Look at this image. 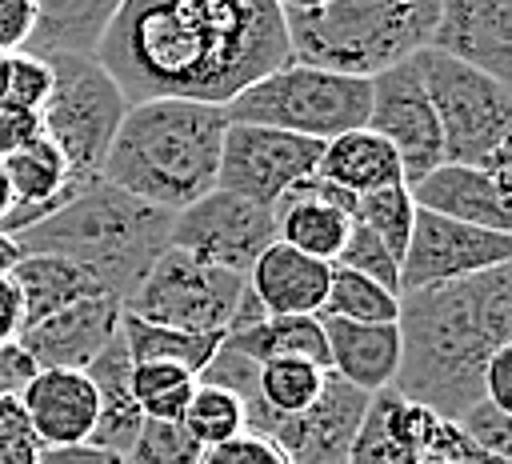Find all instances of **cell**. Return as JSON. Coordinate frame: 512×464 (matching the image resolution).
<instances>
[{"mask_svg": "<svg viewBox=\"0 0 512 464\" xmlns=\"http://www.w3.org/2000/svg\"><path fill=\"white\" fill-rule=\"evenodd\" d=\"M96 60L128 104L228 108L244 88L292 64V48L276 0H124Z\"/></svg>", "mask_w": 512, "mask_h": 464, "instance_id": "6da1fadb", "label": "cell"}, {"mask_svg": "<svg viewBox=\"0 0 512 464\" xmlns=\"http://www.w3.org/2000/svg\"><path fill=\"white\" fill-rule=\"evenodd\" d=\"M396 392L436 416H460L484 400L488 360L512 344V264L400 296Z\"/></svg>", "mask_w": 512, "mask_h": 464, "instance_id": "7a4b0ae2", "label": "cell"}, {"mask_svg": "<svg viewBox=\"0 0 512 464\" xmlns=\"http://www.w3.org/2000/svg\"><path fill=\"white\" fill-rule=\"evenodd\" d=\"M224 128V108L188 100L128 104L100 164V180L176 216L216 188Z\"/></svg>", "mask_w": 512, "mask_h": 464, "instance_id": "3957f363", "label": "cell"}, {"mask_svg": "<svg viewBox=\"0 0 512 464\" xmlns=\"http://www.w3.org/2000/svg\"><path fill=\"white\" fill-rule=\"evenodd\" d=\"M168 236H172L168 212L140 204L104 180H92L64 208L44 216L16 240L24 252H48L72 260L96 280L104 296L120 300L124 308L128 296L144 284V276L160 260V252L168 248Z\"/></svg>", "mask_w": 512, "mask_h": 464, "instance_id": "277c9868", "label": "cell"}, {"mask_svg": "<svg viewBox=\"0 0 512 464\" xmlns=\"http://www.w3.org/2000/svg\"><path fill=\"white\" fill-rule=\"evenodd\" d=\"M280 16L296 64L376 80L428 48L440 0H292Z\"/></svg>", "mask_w": 512, "mask_h": 464, "instance_id": "5b68a950", "label": "cell"}, {"mask_svg": "<svg viewBox=\"0 0 512 464\" xmlns=\"http://www.w3.org/2000/svg\"><path fill=\"white\" fill-rule=\"evenodd\" d=\"M372 108V84L320 72L308 64H284L244 88L228 108V124H256V128H276L300 140L328 144L344 132H356L368 124Z\"/></svg>", "mask_w": 512, "mask_h": 464, "instance_id": "8992f818", "label": "cell"}, {"mask_svg": "<svg viewBox=\"0 0 512 464\" xmlns=\"http://www.w3.org/2000/svg\"><path fill=\"white\" fill-rule=\"evenodd\" d=\"M48 64L52 96L40 108V128L68 160V172L80 184H92L100 180V164L128 112V100L96 56H60Z\"/></svg>", "mask_w": 512, "mask_h": 464, "instance_id": "52a82bcc", "label": "cell"}, {"mask_svg": "<svg viewBox=\"0 0 512 464\" xmlns=\"http://www.w3.org/2000/svg\"><path fill=\"white\" fill-rule=\"evenodd\" d=\"M416 68L440 124L444 164L480 168L484 156L512 136V92L432 48L416 52Z\"/></svg>", "mask_w": 512, "mask_h": 464, "instance_id": "ba28073f", "label": "cell"}, {"mask_svg": "<svg viewBox=\"0 0 512 464\" xmlns=\"http://www.w3.org/2000/svg\"><path fill=\"white\" fill-rule=\"evenodd\" d=\"M244 292H248V276L212 268L168 244L152 264V272L144 276V284L128 296L124 312L176 332L224 336Z\"/></svg>", "mask_w": 512, "mask_h": 464, "instance_id": "9c48e42d", "label": "cell"}, {"mask_svg": "<svg viewBox=\"0 0 512 464\" xmlns=\"http://www.w3.org/2000/svg\"><path fill=\"white\" fill-rule=\"evenodd\" d=\"M168 244L212 264V268L248 276L252 264L260 260V252L268 244H276V216L264 204H252L244 196L212 188L192 208L172 216Z\"/></svg>", "mask_w": 512, "mask_h": 464, "instance_id": "30bf717a", "label": "cell"}, {"mask_svg": "<svg viewBox=\"0 0 512 464\" xmlns=\"http://www.w3.org/2000/svg\"><path fill=\"white\" fill-rule=\"evenodd\" d=\"M316 140H300L276 128H256V124H228L224 144H220V168H216V188L244 196L252 204L276 208V200L300 184L304 176L316 172L320 164Z\"/></svg>", "mask_w": 512, "mask_h": 464, "instance_id": "8fae6325", "label": "cell"}, {"mask_svg": "<svg viewBox=\"0 0 512 464\" xmlns=\"http://www.w3.org/2000/svg\"><path fill=\"white\" fill-rule=\"evenodd\" d=\"M504 264H512V236L416 208L412 240L400 260V296L436 284H456Z\"/></svg>", "mask_w": 512, "mask_h": 464, "instance_id": "7c38bea8", "label": "cell"}, {"mask_svg": "<svg viewBox=\"0 0 512 464\" xmlns=\"http://www.w3.org/2000/svg\"><path fill=\"white\" fill-rule=\"evenodd\" d=\"M428 452L468 460L476 448L468 444L460 424L404 400L396 388H384L368 400L360 432L348 448V464H416Z\"/></svg>", "mask_w": 512, "mask_h": 464, "instance_id": "4fadbf2b", "label": "cell"}, {"mask_svg": "<svg viewBox=\"0 0 512 464\" xmlns=\"http://www.w3.org/2000/svg\"><path fill=\"white\" fill-rule=\"evenodd\" d=\"M372 84V108H368V124L376 136H384L392 144V152L400 156L404 168V184L416 188L424 176H432L444 164V140H440V124L432 112V100L424 92L416 56L380 72Z\"/></svg>", "mask_w": 512, "mask_h": 464, "instance_id": "5bb4252c", "label": "cell"}, {"mask_svg": "<svg viewBox=\"0 0 512 464\" xmlns=\"http://www.w3.org/2000/svg\"><path fill=\"white\" fill-rule=\"evenodd\" d=\"M368 400V392L328 372L320 400L300 416L276 420L264 440H272L288 456V464H348V448L360 432Z\"/></svg>", "mask_w": 512, "mask_h": 464, "instance_id": "9a60e30c", "label": "cell"}, {"mask_svg": "<svg viewBox=\"0 0 512 464\" xmlns=\"http://www.w3.org/2000/svg\"><path fill=\"white\" fill-rule=\"evenodd\" d=\"M432 52H444L512 92V0H448L440 4Z\"/></svg>", "mask_w": 512, "mask_h": 464, "instance_id": "2e32d148", "label": "cell"}, {"mask_svg": "<svg viewBox=\"0 0 512 464\" xmlns=\"http://www.w3.org/2000/svg\"><path fill=\"white\" fill-rule=\"evenodd\" d=\"M120 300L112 296H88L76 300L28 328H20L16 344L32 356L36 368H68V372H84L100 348L120 332Z\"/></svg>", "mask_w": 512, "mask_h": 464, "instance_id": "e0dca14e", "label": "cell"}, {"mask_svg": "<svg viewBox=\"0 0 512 464\" xmlns=\"http://www.w3.org/2000/svg\"><path fill=\"white\" fill-rule=\"evenodd\" d=\"M272 216H276V240L280 244H288L312 260L332 264L348 228H352L356 196L312 172L276 200Z\"/></svg>", "mask_w": 512, "mask_h": 464, "instance_id": "ac0fdd59", "label": "cell"}, {"mask_svg": "<svg viewBox=\"0 0 512 464\" xmlns=\"http://www.w3.org/2000/svg\"><path fill=\"white\" fill-rule=\"evenodd\" d=\"M20 408L40 440V448H72L88 444L100 404L96 388L84 372L68 368H36V376L20 392Z\"/></svg>", "mask_w": 512, "mask_h": 464, "instance_id": "d6986e66", "label": "cell"}, {"mask_svg": "<svg viewBox=\"0 0 512 464\" xmlns=\"http://www.w3.org/2000/svg\"><path fill=\"white\" fill-rule=\"evenodd\" d=\"M332 264L312 260L288 244H268L248 272V292L264 316H320Z\"/></svg>", "mask_w": 512, "mask_h": 464, "instance_id": "ffe728a7", "label": "cell"}, {"mask_svg": "<svg viewBox=\"0 0 512 464\" xmlns=\"http://www.w3.org/2000/svg\"><path fill=\"white\" fill-rule=\"evenodd\" d=\"M408 192H412V204L424 212L512 236V196H504L480 168L440 164L432 176H424Z\"/></svg>", "mask_w": 512, "mask_h": 464, "instance_id": "44dd1931", "label": "cell"}, {"mask_svg": "<svg viewBox=\"0 0 512 464\" xmlns=\"http://www.w3.org/2000/svg\"><path fill=\"white\" fill-rule=\"evenodd\" d=\"M324 344H328V372L344 384L376 396L396 384L400 372V328L396 324H348V320H324Z\"/></svg>", "mask_w": 512, "mask_h": 464, "instance_id": "7402d4cb", "label": "cell"}, {"mask_svg": "<svg viewBox=\"0 0 512 464\" xmlns=\"http://www.w3.org/2000/svg\"><path fill=\"white\" fill-rule=\"evenodd\" d=\"M84 376L92 380L96 404H100V416H96V428H92L88 444H96L104 452H116L124 460L128 448L136 444L140 428H144V416L132 400V360H128V348H124L120 332L100 348V356L84 368Z\"/></svg>", "mask_w": 512, "mask_h": 464, "instance_id": "603a6c76", "label": "cell"}, {"mask_svg": "<svg viewBox=\"0 0 512 464\" xmlns=\"http://www.w3.org/2000/svg\"><path fill=\"white\" fill-rule=\"evenodd\" d=\"M116 8V0H40L20 52L40 60L96 56Z\"/></svg>", "mask_w": 512, "mask_h": 464, "instance_id": "cb8c5ba5", "label": "cell"}, {"mask_svg": "<svg viewBox=\"0 0 512 464\" xmlns=\"http://www.w3.org/2000/svg\"><path fill=\"white\" fill-rule=\"evenodd\" d=\"M316 176L340 184V188L352 192V196H368V192L404 184L400 156H396L392 144H388L384 136H376L372 128H356V132H344V136L328 140V144L320 148Z\"/></svg>", "mask_w": 512, "mask_h": 464, "instance_id": "d4e9b609", "label": "cell"}, {"mask_svg": "<svg viewBox=\"0 0 512 464\" xmlns=\"http://www.w3.org/2000/svg\"><path fill=\"white\" fill-rule=\"evenodd\" d=\"M12 284L20 288V300H24V328L76 300L104 296L84 268H76L64 256H48V252H24V260L12 268Z\"/></svg>", "mask_w": 512, "mask_h": 464, "instance_id": "484cf974", "label": "cell"}, {"mask_svg": "<svg viewBox=\"0 0 512 464\" xmlns=\"http://www.w3.org/2000/svg\"><path fill=\"white\" fill-rule=\"evenodd\" d=\"M220 344L228 352L248 356L252 364H264V360H308V364L328 372V344H324L320 316H264L252 328L228 332Z\"/></svg>", "mask_w": 512, "mask_h": 464, "instance_id": "4316f807", "label": "cell"}, {"mask_svg": "<svg viewBox=\"0 0 512 464\" xmlns=\"http://www.w3.org/2000/svg\"><path fill=\"white\" fill-rule=\"evenodd\" d=\"M120 336H124L132 364H176L192 376H200L212 364V356L220 352V340H224V336H196V332L160 328V324H148V320L128 316V312H120Z\"/></svg>", "mask_w": 512, "mask_h": 464, "instance_id": "83f0119b", "label": "cell"}, {"mask_svg": "<svg viewBox=\"0 0 512 464\" xmlns=\"http://www.w3.org/2000/svg\"><path fill=\"white\" fill-rule=\"evenodd\" d=\"M320 316L324 320H348V324H396L400 296L388 292V288H380L368 276L332 268V280H328V296H324Z\"/></svg>", "mask_w": 512, "mask_h": 464, "instance_id": "f1b7e54d", "label": "cell"}, {"mask_svg": "<svg viewBox=\"0 0 512 464\" xmlns=\"http://www.w3.org/2000/svg\"><path fill=\"white\" fill-rule=\"evenodd\" d=\"M192 392H196V376L176 364H132V400L144 420L180 424Z\"/></svg>", "mask_w": 512, "mask_h": 464, "instance_id": "f546056e", "label": "cell"}, {"mask_svg": "<svg viewBox=\"0 0 512 464\" xmlns=\"http://www.w3.org/2000/svg\"><path fill=\"white\" fill-rule=\"evenodd\" d=\"M180 428L200 444V448H216V444H228L244 432V408L232 392L216 388V384H200L196 380V392L180 416Z\"/></svg>", "mask_w": 512, "mask_h": 464, "instance_id": "4dcf8cb0", "label": "cell"}, {"mask_svg": "<svg viewBox=\"0 0 512 464\" xmlns=\"http://www.w3.org/2000/svg\"><path fill=\"white\" fill-rule=\"evenodd\" d=\"M356 224L372 228L384 248L404 260L408 252V240H412V220H416V204H412V192L408 184H396V188H380V192H368V196H356Z\"/></svg>", "mask_w": 512, "mask_h": 464, "instance_id": "1f68e13d", "label": "cell"}, {"mask_svg": "<svg viewBox=\"0 0 512 464\" xmlns=\"http://www.w3.org/2000/svg\"><path fill=\"white\" fill-rule=\"evenodd\" d=\"M332 268L368 276V280H376L380 288H388V292L400 296V260L384 248V240H380L372 228H364V224H356V220H352V228H348V236H344L336 260H332Z\"/></svg>", "mask_w": 512, "mask_h": 464, "instance_id": "d6a6232c", "label": "cell"}, {"mask_svg": "<svg viewBox=\"0 0 512 464\" xmlns=\"http://www.w3.org/2000/svg\"><path fill=\"white\" fill-rule=\"evenodd\" d=\"M204 448L180 428V424H160L144 420L136 444L128 448L124 464H200Z\"/></svg>", "mask_w": 512, "mask_h": 464, "instance_id": "836d02e7", "label": "cell"}, {"mask_svg": "<svg viewBox=\"0 0 512 464\" xmlns=\"http://www.w3.org/2000/svg\"><path fill=\"white\" fill-rule=\"evenodd\" d=\"M48 96H52V64L28 52H8L4 56V104L40 112Z\"/></svg>", "mask_w": 512, "mask_h": 464, "instance_id": "e575fe53", "label": "cell"}, {"mask_svg": "<svg viewBox=\"0 0 512 464\" xmlns=\"http://www.w3.org/2000/svg\"><path fill=\"white\" fill-rule=\"evenodd\" d=\"M460 432L468 436V444L488 456V460H500V464H512V416L492 408L488 400L472 404L464 416H460Z\"/></svg>", "mask_w": 512, "mask_h": 464, "instance_id": "d590c367", "label": "cell"}, {"mask_svg": "<svg viewBox=\"0 0 512 464\" xmlns=\"http://www.w3.org/2000/svg\"><path fill=\"white\" fill-rule=\"evenodd\" d=\"M40 440L20 408V396L0 400V464H36L40 460Z\"/></svg>", "mask_w": 512, "mask_h": 464, "instance_id": "8d00e7d4", "label": "cell"}, {"mask_svg": "<svg viewBox=\"0 0 512 464\" xmlns=\"http://www.w3.org/2000/svg\"><path fill=\"white\" fill-rule=\"evenodd\" d=\"M200 464H288V456H284L272 440H264V436H256V432H240V436L228 440V444L204 448Z\"/></svg>", "mask_w": 512, "mask_h": 464, "instance_id": "74e56055", "label": "cell"}, {"mask_svg": "<svg viewBox=\"0 0 512 464\" xmlns=\"http://www.w3.org/2000/svg\"><path fill=\"white\" fill-rule=\"evenodd\" d=\"M40 136H44L40 112H24V108H12V104H0V160L16 156L20 148L36 144Z\"/></svg>", "mask_w": 512, "mask_h": 464, "instance_id": "f35d334b", "label": "cell"}, {"mask_svg": "<svg viewBox=\"0 0 512 464\" xmlns=\"http://www.w3.org/2000/svg\"><path fill=\"white\" fill-rule=\"evenodd\" d=\"M36 20V0H0V56L20 52Z\"/></svg>", "mask_w": 512, "mask_h": 464, "instance_id": "ab89813d", "label": "cell"}, {"mask_svg": "<svg viewBox=\"0 0 512 464\" xmlns=\"http://www.w3.org/2000/svg\"><path fill=\"white\" fill-rule=\"evenodd\" d=\"M484 400L512 416V344H504L484 368Z\"/></svg>", "mask_w": 512, "mask_h": 464, "instance_id": "60d3db41", "label": "cell"}, {"mask_svg": "<svg viewBox=\"0 0 512 464\" xmlns=\"http://www.w3.org/2000/svg\"><path fill=\"white\" fill-rule=\"evenodd\" d=\"M32 376H36L32 356H28L20 344H4V348H0V400H4V396H20Z\"/></svg>", "mask_w": 512, "mask_h": 464, "instance_id": "b9f144b4", "label": "cell"}, {"mask_svg": "<svg viewBox=\"0 0 512 464\" xmlns=\"http://www.w3.org/2000/svg\"><path fill=\"white\" fill-rule=\"evenodd\" d=\"M24 328V300H20V288L12 284V276H0V348L4 344H16Z\"/></svg>", "mask_w": 512, "mask_h": 464, "instance_id": "7bdbcfd3", "label": "cell"}, {"mask_svg": "<svg viewBox=\"0 0 512 464\" xmlns=\"http://www.w3.org/2000/svg\"><path fill=\"white\" fill-rule=\"evenodd\" d=\"M36 464H124V460L96 444H72V448H44Z\"/></svg>", "mask_w": 512, "mask_h": 464, "instance_id": "ee69618b", "label": "cell"}, {"mask_svg": "<svg viewBox=\"0 0 512 464\" xmlns=\"http://www.w3.org/2000/svg\"><path fill=\"white\" fill-rule=\"evenodd\" d=\"M480 172H484V176H488L504 196H512V136H504V140L484 156Z\"/></svg>", "mask_w": 512, "mask_h": 464, "instance_id": "f6af8a7d", "label": "cell"}, {"mask_svg": "<svg viewBox=\"0 0 512 464\" xmlns=\"http://www.w3.org/2000/svg\"><path fill=\"white\" fill-rule=\"evenodd\" d=\"M20 260H24V248H20V240L0 232V276H12V268H16Z\"/></svg>", "mask_w": 512, "mask_h": 464, "instance_id": "bcb514c9", "label": "cell"}, {"mask_svg": "<svg viewBox=\"0 0 512 464\" xmlns=\"http://www.w3.org/2000/svg\"><path fill=\"white\" fill-rule=\"evenodd\" d=\"M16 208V196H12V184H8V176H4V164H0V224L8 220V212Z\"/></svg>", "mask_w": 512, "mask_h": 464, "instance_id": "7dc6e473", "label": "cell"}, {"mask_svg": "<svg viewBox=\"0 0 512 464\" xmlns=\"http://www.w3.org/2000/svg\"><path fill=\"white\" fill-rule=\"evenodd\" d=\"M416 464H468V460H452V456H436V452H428V456H420Z\"/></svg>", "mask_w": 512, "mask_h": 464, "instance_id": "c3c4849f", "label": "cell"}, {"mask_svg": "<svg viewBox=\"0 0 512 464\" xmlns=\"http://www.w3.org/2000/svg\"><path fill=\"white\" fill-rule=\"evenodd\" d=\"M468 464H500V460H488V456H480V452H472V456H468Z\"/></svg>", "mask_w": 512, "mask_h": 464, "instance_id": "681fc988", "label": "cell"}]
</instances>
